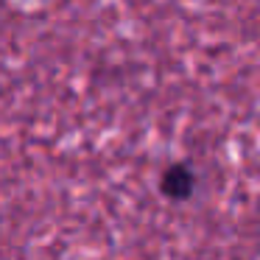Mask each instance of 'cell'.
<instances>
[{
	"label": "cell",
	"instance_id": "1",
	"mask_svg": "<svg viewBox=\"0 0 260 260\" xmlns=\"http://www.w3.org/2000/svg\"><path fill=\"white\" fill-rule=\"evenodd\" d=\"M190 187H193V174H190L187 168L174 165L171 171H165V176H162V190L168 193V196L182 199V196H187V193H190Z\"/></svg>",
	"mask_w": 260,
	"mask_h": 260
}]
</instances>
